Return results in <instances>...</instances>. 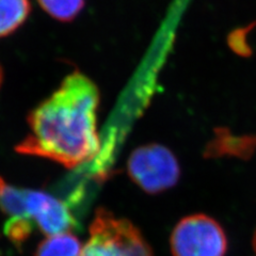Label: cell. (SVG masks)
<instances>
[{
    "label": "cell",
    "instance_id": "1",
    "mask_svg": "<svg viewBox=\"0 0 256 256\" xmlns=\"http://www.w3.org/2000/svg\"><path fill=\"white\" fill-rule=\"evenodd\" d=\"M100 91L92 80L74 70L28 116L30 132L15 150L73 169L98 153Z\"/></svg>",
    "mask_w": 256,
    "mask_h": 256
},
{
    "label": "cell",
    "instance_id": "2",
    "mask_svg": "<svg viewBox=\"0 0 256 256\" xmlns=\"http://www.w3.org/2000/svg\"><path fill=\"white\" fill-rule=\"evenodd\" d=\"M82 256H153V252L130 221L98 208Z\"/></svg>",
    "mask_w": 256,
    "mask_h": 256
},
{
    "label": "cell",
    "instance_id": "3",
    "mask_svg": "<svg viewBox=\"0 0 256 256\" xmlns=\"http://www.w3.org/2000/svg\"><path fill=\"white\" fill-rule=\"evenodd\" d=\"M132 180L148 194L173 188L180 178L178 158L162 144L150 143L132 150L127 162Z\"/></svg>",
    "mask_w": 256,
    "mask_h": 256
},
{
    "label": "cell",
    "instance_id": "4",
    "mask_svg": "<svg viewBox=\"0 0 256 256\" xmlns=\"http://www.w3.org/2000/svg\"><path fill=\"white\" fill-rule=\"evenodd\" d=\"M173 256H226L228 238L220 224L204 214L182 218L170 237Z\"/></svg>",
    "mask_w": 256,
    "mask_h": 256
},
{
    "label": "cell",
    "instance_id": "5",
    "mask_svg": "<svg viewBox=\"0 0 256 256\" xmlns=\"http://www.w3.org/2000/svg\"><path fill=\"white\" fill-rule=\"evenodd\" d=\"M26 214L48 237L68 233L78 226L68 205L44 191L26 189Z\"/></svg>",
    "mask_w": 256,
    "mask_h": 256
},
{
    "label": "cell",
    "instance_id": "6",
    "mask_svg": "<svg viewBox=\"0 0 256 256\" xmlns=\"http://www.w3.org/2000/svg\"><path fill=\"white\" fill-rule=\"evenodd\" d=\"M31 12L30 0H0V38L24 25Z\"/></svg>",
    "mask_w": 256,
    "mask_h": 256
},
{
    "label": "cell",
    "instance_id": "7",
    "mask_svg": "<svg viewBox=\"0 0 256 256\" xmlns=\"http://www.w3.org/2000/svg\"><path fill=\"white\" fill-rule=\"evenodd\" d=\"M82 242L70 232L50 236L38 244L36 256H82Z\"/></svg>",
    "mask_w": 256,
    "mask_h": 256
},
{
    "label": "cell",
    "instance_id": "8",
    "mask_svg": "<svg viewBox=\"0 0 256 256\" xmlns=\"http://www.w3.org/2000/svg\"><path fill=\"white\" fill-rule=\"evenodd\" d=\"M0 210L11 218H26V189L15 187L0 176ZM32 221V220H31Z\"/></svg>",
    "mask_w": 256,
    "mask_h": 256
},
{
    "label": "cell",
    "instance_id": "9",
    "mask_svg": "<svg viewBox=\"0 0 256 256\" xmlns=\"http://www.w3.org/2000/svg\"><path fill=\"white\" fill-rule=\"evenodd\" d=\"M40 6L52 18L68 22L75 20L84 8V0H38Z\"/></svg>",
    "mask_w": 256,
    "mask_h": 256
},
{
    "label": "cell",
    "instance_id": "10",
    "mask_svg": "<svg viewBox=\"0 0 256 256\" xmlns=\"http://www.w3.org/2000/svg\"><path fill=\"white\" fill-rule=\"evenodd\" d=\"M34 223L26 218H10L4 226V234L16 246H20L30 236Z\"/></svg>",
    "mask_w": 256,
    "mask_h": 256
},
{
    "label": "cell",
    "instance_id": "11",
    "mask_svg": "<svg viewBox=\"0 0 256 256\" xmlns=\"http://www.w3.org/2000/svg\"><path fill=\"white\" fill-rule=\"evenodd\" d=\"M2 80H4V72H2V66H0V88H2Z\"/></svg>",
    "mask_w": 256,
    "mask_h": 256
}]
</instances>
